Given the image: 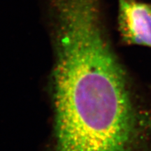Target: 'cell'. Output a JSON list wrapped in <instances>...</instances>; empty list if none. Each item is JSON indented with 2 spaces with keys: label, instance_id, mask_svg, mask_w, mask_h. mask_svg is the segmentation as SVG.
Instances as JSON below:
<instances>
[{
  "label": "cell",
  "instance_id": "cell-1",
  "mask_svg": "<svg viewBox=\"0 0 151 151\" xmlns=\"http://www.w3.org/2000/svg\"><path fill=\"white\" fill-rule=\"evenodd\" d=\"M50 24L58 39L52 151H151V109L111 48L102 9Z\"/></svg>",
  "mask_w": 151,
  "mask_h": 151
},
{
  "label": "cell",
  "instance_id": "cell-2",
  "mask_svg": "<svg viewBox=\"0 0 151 151\" xmlns=\"http://www.w3.org/2000/svg\"><path fill=\"white\" fill-rule=\"evenodd\" d=\"M118 29L122 41L129 45L151 48L150 5L137 0H118Z\"/></svg>",
  "mask_w": 151,
  "mask_h": 151
},
{
  "label": "cell",
  "instance_id": "cell-3",
  "mask_svg": "<svg viewBox=\"0 0 151 151\" xmlns=\"http://www.w3.org/2000/svg\"><path fill=\"white\" fill-rule=\"evenodd\" d=\"M149 5H150V9H151V4H149Z\"/></svg>",
  "mask_w": 151,
  "mask_h": 151
}]
</instances>
